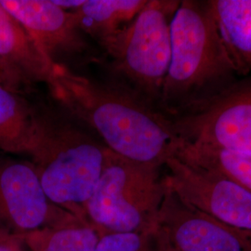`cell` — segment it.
<instances>
[{"instance_id":"obj_5","label":"cell","mask_w":251,"mask_h":251,"mask_svg":"<svg viewBox=\"0 0 251 251\" xmlns=\"http://www.w3.org/2000/svg\"><path fill=\"white\" fill-rule=\"evenodd\" d=\"M180 1L152 0L104 48L142 98L159 101L171 61V22Z\"/></svg>"},{"instance_id":"obj_7","label":"cell","mask_w":251,"mask_h":251,"mask_svg":"<svg viewBox=\"0 0 251 251\" xmlns=\"http://www.w3.org/2000/svg\"><path fill=\"white\" fill-rule=\"evenodd\" d=\"M169 188L183 202L225 225L251 231V193L224 175L171 157Z\"/></svg>"},{"instance_id":"obj_12","label":"cell","mask_w":251,"mask_h":251,"mask_svg":"<svg viewBox=\"0 0 251 251\" xmlns=\"http://www.w3.org/2000/svg\"><path fill=\"white\" fill-rule=\"evenodd\" d=\"M209 10L237 76L251 74V0H208Z\"/></svg>"},{"instance_id":"obj_19","label":"cell","mask_w":251,"mask_h":251,"mask_svg":"<svg viewBox=\"0 0 251 251\" xmlns=\"http://www.w3.org/2000/svg\"><path fill=\"white\" fill-rule=\"evenodd\" d=\"M54 3L59 7L66 10H75L79 9L84 4L85 0H75V1H63V0H53Z\"/></svg>"},{"instance_id":"obj_2","label":"cell","mask_w":251,"mask_h":251,"mask_svg":"<svg viewBox=\"0 0 251 251\" xmlns=\"http://www.w3.org/2000/svg\"><path fill=\"white\" fill-rule=\"evenodd\" d=\"M206 1H180L171 22V61L159 103L171 117L198 107L235 82Z\"/></svg>"},{"instance_id":"obj_10","label":"cell","mask_w":251,"mask_h":251,"mask_svg":"<svg viewBox=\"0 0 251 251\" xmlns=\"http://www.w3.org/2000/svg\"><path fill=\"white\" fill-rule=\"evenodd\" d=\"M46 56L56 63L62 56L79 53L87 45L75 10H66L49 0H0Z\"/></svg>"},{"instance_id":"obj_3","label":"cell","mask_w":251,"mask_h":251,"mask_svg":"<svg viewBox=\"0 0 251 251\" xmlns=\"http://www.w3.org/2000/svg\"><path fill=\"white\" fill-rule=\"evenodd\" d=\"M36 115V139L29 156L42 188L56 206L86 221L84 207L99 181L107 148L61 117Z\"/></svg>"},{"instance_id":"obj_13","label":"cell","mask_w":251,"mask_h":251,"mask_svg":"<svg viewBox=\"0 0 251 251\" xmlns=\"http://www.w3.org/2000/svg\"><path fill=\"white\" fill-rule=\"evenodd\" d=\"M36 127V111L18 92L0 84V152L29 155Z\"/></svg>"},{"instance_id":"obj_18","label":"cell","mask_w":251,"mask_h":251,"mask_svg":"<svg viewBox=\"0 0 251 251\" xmlns=\"http://www.w3.org/2000/svg\"><path fill=\"white\" fill-rule=\"evenodd\" d=\"M0 251H24L21 236L0 229Z\"/></svg>"},{"instance_id":"obj_8","label":"cell","mask_w":251,"mask_h":251,"mask_svg":"<svg viewBox=\"0 0 251 251\" xmlns=\"http://www.w3.org/2000/svg\"><path fill=\"white\" fill-rule=\"evenodd\" d=\"M77 219L48 198L32 163L0 161V225L4 230L22 235Z\"/></svg>"},{"instance_id":"obj_20","label":"cell","mask_w":251,"mask_h":251,"mask_svg":"<svg viewBox=\"0 0 251 251\" xmlns=\"http://www.w3.org/2000/svg\"><path fill=\"white\" fill-rule=\"evenodd\" d=\"M155 251H177L174 250L166 239L163 237L161 233L156 229V249Z\"/></svg>"},{"instance_id":"obj_9","label":"cell","mask_w":251,"mask_h":251,"mask_svg":"<svg viewBox=\"0 0 251 251\" xmlns=\"http://www.w3.org/2000/svg\"><path fill=\"white\" fill-rule=\"evenodd\" d=\"M156 229L177 251H251V231L225 225L189 206L168 185Z\"/></svg>"},{"instance_id":"obj_16","label":"cell","mask_w":251,"mask_h":251,"mask_svg":"<svg viewBox=\"0 0 251 251\" xmlns=\"http://www.w3.org/2000/svg\"><path fill=\"white\" fill-rule=\"evenodd\" d=\"M20 236L31 251H94L100 238L98 231L80 219Z\"/></svg>"},{"instance_id":"obj_6","label":"cell","mask_w":251,"mask_h":251,"mask_svg":"<svg viewBox=\"0 0 251 251\" xmlns=\"http://www.w3.org/2000/svg\"><path fill=\"white\" fill-rule=\"evenodd\" d=\"M171 120L186 143L251 155V76Z\"/></svg>"},{"instance_id":"obj_17","label":"cell","mask_w":251,"mask_h":251,"mask_svg":"<svg viewBox=\"0 0 251 251\" xmlns=\"http://www.w3.org/2000/svg\"><path fill=\"white\" fill-rule=\"evenodd\" d=\"M155 249L156 228L141 233H102L94 251H155Z\"/></svg>"},{"instance_id":"obj_14","label":"cell","mask_w":251,"mask_h":251,"mask_svg":"<svg viewBox=\"0 0 251 251\" xmlns=\"http://www.w3.org/2000/svg\"><path fill=\"white\" fill-rule=\"evenodd\" d=\"M146 0H85L75 9L81 28L103 47L125 29L146 5Z\"/></svg>"},{"instance_id":"obj_15","label":"cell","mask_w":251,"mask_h":251,"mask_svg":"<svg viewBox=\"0 0 251 251\" xmlns=\"http://www.w3.org/2000/svg\"><path fill=\"white\" fill-rule=\"evenodd\" d=\"M174 157L192 165L216 171L251 193V155L184 140Z\"/></svg>"},{"instance_id":"obj_11","label":"cell","mask_w":251,"mask_h":251,"mask_svg":"<svg viewBox=\"0 0 251 251\" xmlns=\"http://www.w3.org/2000/svg\"><path fill=\"white\" fill-rule=\"evenodd\" d=\"M54 65L26 30L0 4V84L15 92L36 83L49 85Z\"/></svg>"},{"instance_id":"obj_4","label":"cell","mask_w":251,"mask_h":251,"mask_svg":"<svg viewBox=\"0 0 251 251\" xmlns=\"http://www.w3.org/2000/svg\"><path fill=\"white\" fill-rule=\"evenodd\" d=\"M161 169L107 149L97 186L84 207L85 220L100 235L155 229L167 191Z\"/></svg>"},{"instance_id":"obj_1","label":"cell","mask_w":251,"mask_h":251,"mask_svg":"<svg viewBox=\"0 0 251 251\" xmlns=\"http://www.w3.org/2000/svg\"><path fill=\"white\" fill-rule=\"evenodd\" d=\"M55 98L94 129L111 152L157 168L165 167L183 140L171 118L140 95L100 85L55 63L48 85Z\"/></svg>"}]
</instances>
